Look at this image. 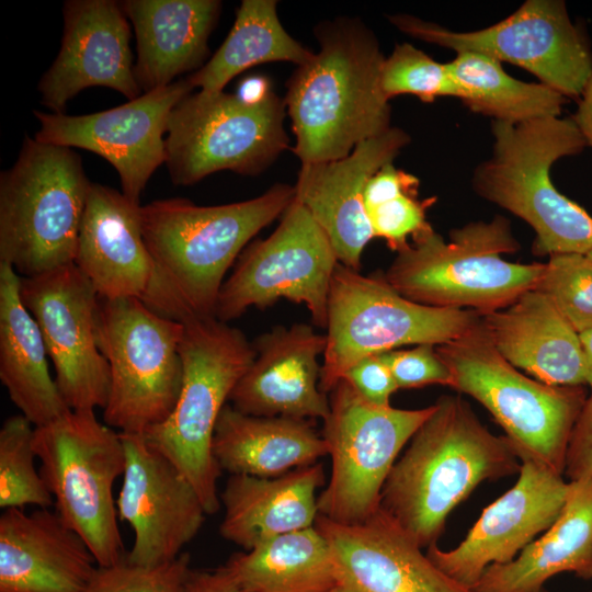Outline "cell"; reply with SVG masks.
<instances>
[{
    "mask_svg": "<svg viewBox=\"0 0 592 592\" xmlns=\"http://www.w3.org/2000/svg\"><path fill=\"white\" fill-rule=\"evenodd\" d=\"M571 482L592 479V392L581 409L573 426L565 465Z\"/></svg>",
    "mask_w": 592,
    "mask_h": 592,
    "instance_id": "obj_42",
    "label": "cell"
},
{
    "mask_svg": "<svg viewBox=\"0 0 592 592\" xmlns=\"http://www.w3.org/2000/svg\"><path fill=\"white\" fill-rule=\"evenodd\" d=\"M272 91L265 77L252 76L240 82L236 94L246 102L257 103L264 100Z\"/></svg>",
    "mask_w": 592,
    "mask_h": 592,
    "instance_id": "obj_45",
    "label": "cell"
},
{
    "mask_svg": "<svg viewBox=\"0 0 592 592\" xmlns=\"http://www.w3.org/2000/svg\"><path fill=\"white\" fill-rule=\"evenodd\" d=\"M140 208L113 187L91 184L73 263L100 299H143L147 293L153 263Z\"/></svg>",
    "mask_w": 592,
    "mask_h": 592,
    "instance_id": "obj_25",
    "label": "cell"
},
{
    "mask_svg": "<svg viewBox=\"0 0 592 592\" xmlns=\"http://www.w3.org/2000/svg\"><path fill=\"white\" fill-rule=\"evenodd\" d=\"M436 351L452 374L451 388L491 413L521 462L565 474L570 436L587 400L583 386H553L522 374L497 351L482 321Z\"/></svg>",
    "mask_w": 592,
    "mask_h": 592,
    "instance_id": "obj_8",
    "label": "cell"
},
{
    "mask_svg": "<svg viewBox=\"0 0 592 592\" xmlns=\"http://www.w3.org/2000/svg\"><path fill=\"white\" fill-rule=\"evenodd\" d=\"M121 436L126 464L116 506L134 533L126 559L146 567L172 561L197 535L207 513L192 485L141 434Z\"/></svg>",
    "mask_w": 592,
    "mask_h": 592,
    "instance_id": "obj_18",
    "label": "cell"
},
{
    "mask_svg": "<svg viewBox=\"0 0 592 592\" xmlns=\"http://www.w3.org/2000/svg\"><path fill=\"white\" fill-rule=\"evenodd\" d=\"M213 453L231 475L278 477L328 455L309 420L258 417L226 405L217 420Z\"/></svg>",
    "mask_w": 592,
    "mask_h": 592,
    "instance_id": "obj_31",
    "label": "cell"
},
{
    "mask_svg": "<svg viewBox=\"0 0 592 592\" xmlns=\"http://www.w3.org/2000/svg\"><path fill=\"white\" fill-rule=\"evenodd\" d=\"M328 397L321 435L331 458V475L318 497V511L332 522L357 524L380 508L383 487L400 451L434 405L421 409L376 406L344 379Z\"/></svg>",
    "mask_w": 592,
    "mask_h": 592,
    "instance_id": "obj_13",
    "label": "cell"
},
{
    "mask_svg": "<svg viewBox=\"0 0 592 592\" xmlns=\"http://www.w3.org/2000/svg\"><path fill=\"white\" fill-rule=\"evenodd\" d=\"M21 276L0 262V379L34 426L71 410L52 378L41 330L20 296Z\"/></svg>",
    "mask_w": 592,
    "mask_h": 592,
    "instance_id": "obj_29",
    "label": "cell"
},
{
    "mask_svg": "<svg viewBox=\"0 0 592 592\" xmlns=\"http://www.w3.org/2000/svg\"><path fill=\"white\" fill-rule=\"evenodd\" d=\"M579 334L585 361L587 385L592 389V329Z\"/></svg>",
    "mask_w": 592,
    "mask_h": 592,
    "instance_id": "obj_46",
    "label": "cell"
},
{
    "mask_svg": "<svg viewBox=\"0 0 592 592\" xmlns=\"http://www.w3.org/2000/svg\"><path fill=\"white\" fill-rule=\"evenodd\" d=\"M481 321L497 351L516 368L547 385H587L580 334L544 293L527 291Z\"/></svg>",
    "mask_w": 592,
    "mask_h": 592,
    "instance_id": "obj_26",
    "label": "cell"
},
{
    "mask_svg": "<svg viewBox=\"0 0 592 592\" xmlns=\"http://www.w3.org/2000/svg\"><path fill=\"white\" fill-rule=\"evenodd\" d=\"M33 448L55 512L87 543L98 566L124 560L113 497L126 464L121 433L102 423L94 410H69L35 426Z\"/></svg>",
    "mask_w": 592,
    "mask_h": 592,
    "instance_id": "obj_9",
    "label": "cell"
},
{
    "mask_svg": "<svg viewBox=\"0 0 592 592\" xmlns=\"http://www.w3.org/2000/svg\"><path fill=\"white\" fill-rule=\"evenodd\" d=\"M323 481L320 462L278 477L231 475L220 493V535L249 550L315 526L319 515L317 491Z\"/></svg>",
    "mask_w": 592,
    "mask_h": 592,
    "instance_id": "obj_28",
    "label": "cell"
},
{
    "mask_svg": "<svg viewBox=\"0 0 592 592\" xmlns=\"http://www.w3.org/2000/svg\"><path fill=\"white\" fill-rule=\"evenodd\" d=\"M183 382L170 415L141 435L186 478L208 514L220 508L213 453L217 420L255 351L244 333L216 318L184 323Z\"/></svg>",
    "mask_w": 592,
    "mask_h": 592,
    "instance_id": "obj_7",
    "label": "cell"
},
{
    "mask_svg": "<svg viewBox=\"0 0 592 592\" xmlns=\"http://www.w3.org/2000/svg\"><path fill=\"white\" fill-rule=\"evenodd\" d=\"M521 458L459 395L442 396L394 464L380 508L421 548L436 544L449 513L486 480L519 474Z\"/></svg>",
    "mask_w": 592,
    "mask_h": 592,
    "instance_id": "obj_2",
    "label": "cell"
},
{
    "mask_svg": "<svg viewBox=\"0 0 592 592\" xmlns=\"http://www.w3.org/2000/svg\"><path fill=\"white\" fill-rule=\"evenodd\" d=\"M314 31L319 50L296 67L284 99L301 164L344 158L391 127L380 83L386 57L373 31L345 16Z\"/></svg>",
    "mask_w": 592,
    "mask_h": 592,
    "instance_id": "obj_3",
    "label": "cell"
},
{
    "mask_svg": "<svg viewBox=\"0 0 592 592\" xmlns=\"http://www.w3.org/2000/svg\"><path fill=\"white\" fill-rule=\"evenodd\" d=\"M225 567L247 592H330L342 582L316 526L235 554Z\"/></svg>",
    "mask_w": 592,
    "mask_h": 592,
    "instance_id": "obj_32",
    "label": "cell"
},
{
    "mask_svg": "<svg viewBox=\"0 0 592 592\" xmlns=\"http://www.w3.org/2000/svg\"><path fill=\"white\" fill-rule=\"evenodd\" d=\"M535 592H549L548 590H546L545 588L538 590V591H535Z\"/></svg>",
    "mask_w": 592,
    "mask_h": 592,
    "instance_id": "obj_49",
    "label": "cell"
},
{
    "mask_svg": "<svg viewBox=\"0 0 592 592\" xmlns=\"http://www.w3.org/2000/svg\"><path fill=\"white\" fill-rule=\"evenodd\" d=\"M35 426L23 415L9 417L0 429V506L49 508L53 497L35 467Z\"/></svg>",
    "mask_w": 592,
    "mask_h": 592,
    "instance_id": "obj_36",
    "label": "cell"
},
{
    "mask_svg": "<svg viewBox=\"0 0 592 592\" xmlns=\"http://www.w3.org/2000/svg\"><path fill=\"white\" fill-rule=\"evenodd\" d=\"M330 592H360V591L353 588L352 585H350L349 583H345L342 581Z\"/></svg>",
    "mask_w": 592,
    "mask_h": 592,
    "instance_id": "obj_47",
    "label": "cell"
},
{
    "mask_svg": "<svg viewBox=\"0 0 592 592\" xmlns=\"http://www.w3.org/2000/svg\"><path fill=\"white\" fill-rule=\"evenodd\" d=\"M60 49L38 81L41 103L65 113L67 103L90 87H105L128 101L143 94L134 73L130 25L114 0H67Z\"/></svg>",
    "mask_w": 592,
    "mask_h": 592,
    "instance_id": "obj_20",
    "label": "cell"
},
{
    "mask_svg": "<svg viewBox=\"0 0 592 592\" xmlns=\"http://www.w3.org/2000/svg\"><path fill=\"white\" fill-rule=\"evenodd\" d=\"M409 141L406 132L390 127L344 158L301 164L295 200L327 235L342 265L360 271L362 253L374 238L364 207L365 187Z\"/></svg>",
    "mask_w": 592,
    "mask_h": 592,
    "instance_id": "obj_21",
    "label": "cell"
},
{
    "mask_svg": "<svg viewBox=\"0 0 592 592\" xmlns=\"http://www.w3.org/2000/svg\"><path fill=\"white\" fill-rule=\"evenodd\" d=\"M183 331L139 298L99 300L96 343L110 367L105 424L143 434L170 415L183 382Z\"/></svg>",
    "mask_w": 592,
    "mask_h": 592,
    "instance_id": "obj_11",
    "label": "cell"
},
{
    "mask_svg": "<svg viewBox=\"0 0 592 592\" xmlns=\"http://www.w3.org/2000/svg\"><path fill=\"white\" fill-rule=\"evenodd\" d=\"M447 66L458 99L471 111L493 121L519 124L559 116L568 99L544 83L514 79L500 61L479 53H457Z\"/></svg>",
    "mask_w": 592,
    "mask_h": 592,
    "instance_id": "obj_34",
    "label": "cell"
},
{
    "mask_svg": "<svg viewBox=\"0 0 592 592\" xmlns=\"http://www.w3.org/2000/svg\"><path fill=\"white\" fill-rule=\"evenodd\" d=\"M590 592H592V591H590Z\"/></svg>",
    "mask_w": 592,
    "mask_h": 592,
    "instance_id": "obj_50",
    "label": "cell"
},
{
    "mask_svg": "<svg viewBox=\"0 0 592 592\" xmlns=\"http://www.w3.org/2000/svg\"><path fill=\"white\" fill-rule=\"evenodd\" d=\"M194 90L187 78L135 100L87 115L34 111L41 143L89 150L116 170L122 193L139 204L153 172L166 163V137L174 106Z\"/></svg>",
    "mask_w": 592,
    "mask_h": 592,
    "instance_id": "obj_17",
    "label": "cell"
},
{
    "mask_svg": "<svg viewBox=\"0 0 592 592\" xmlns=\"http://www.w3.org/2000/svg\"><path fill=\"white\" fill-rule=\"evenodd\" d=\"M338 263L329 238L294 197L276 229L241 252L221 286L214 317L227 323L250 307L264 309L286 299L304 305L312 323L326 328Z\"/></svg>",
    "mask_w": 592,
    "mask_h": 592,
    "instance_id": "obj_14",
    "label": "cell"
},
{
    "mask_svg": "<svg viewBox=\"0 0 592 592\" xmlns=\"http://www.w3.org/2000/svg\"><path fill=\"white\" fill-rule=\"evenodd\" d=\"M389 21L401 32L457 53L475 52L516 65L566 98H580L592 77L587 39L565 2L527 0L506 19L471 32H454L409 14Z\"/></svg>",
    "mask_w": 592,
    "mask_h": 592,
    "instance_id": "obj_15",
    "label": "cell"
},
{
    "mask_svg": "<svg viewBox=\"0 0 592 592\" xmlns=\"http://www.w3.org/2000/svg\"><path fill=\"white\" fill-rule=\"evenodd\" d=\"M341 581L360 592H473L442 571L379 508L357 524L318 515Z\"/></svg>",
    "mask_w": 592,
    "mask_h": 592,
    "instance_id": "obj_23",
    "label": "cell"
},
{
    "mask_svg": "<svg viewBox=\"0 0 592 592\" xmlns=\"http://www.w3.org/2000/svg\"><path fill=\"white\" fill-rule=\"evenodd\" d=\"M21 299L35 319L71 410L104 409L110 367L96 343L99 296L75 263L21 277Z\"/></svg>",
    "mask_w": 592,
    "mask_h": 592,
    "instance_id": "obj_16",
    "label": "cell"
},
{
    "mask_svg": "<svg viewBox=\"0 0 592 592\" xmlns=\"http://www.w3.org/2000/svg\"><path fill=\"white\" fill-rule=\"evenodd\" d=\"M190 565L187 553L152 567L134 565L125 558L112 566H98L82 592H184Z\"/></svg>",
    "mask_w": 592,
    "mask_h": 592,
    "instance_id": "obj_39",
    "label": "cell"
},
{
    "mask_svg": "<svg viewBox=\"0 0 592 592\" xmlns=\"http://www.w3.org/2000/svg\"><path fill=\"white\" fill-rule=\"evenodd\" d=\"M535 289L551 299L576 331L592 329V261L587 254L550 255Z\"/></svg>",
    "mask_w": 592,
    "mask_h": 592,
    "instance_id": "obj_38",
    "label": "cell"
},
{
    "mask_svg": "<svg viewBox=\"0 0 592 592\" xmlns=\"http://www.w3.org/2000/svg\"><path fill=\"white\" fill-rule=\"evenodd\" d=\"M562 572L592 580V479L571 482L553 525L512 561L489 566L471 591L535 592Z\"/></svg>",
    "mask_w": 592,
    "mask_h": 592,
    "instance_id": "obj_30",
    "label": "cell"
},
{
    "mask_svg": "<svg viewBox=\"0 0 592 592\" xmlns=\"http://www.w3.org/2000/svg\"><path fill=\"white\" fill-rule=\"evenodd\" d=\"M480 321L481 315L473 310L411 301L386 281L384 273L363 275L338 263L328 297L320 388L328 395L364 357L406 345L443 344Z\"/></svg>",
    "mask_w": 592,
    "mask_h": 592,
    "instance_id": "obj_10",
    "label": "cell"
},
{
    "mask_svg": "<svg viewBox=\"0 0 592 592\" xmlns=\"http://www.w3.org/2000/svg\"><path fill=\"white\" fill-rule=\"evenodd\" d=\"M492 134V156L474 172L476 193L533 228L536 255L592 250V216L562 195L550 178L558 159L578 155L587 146L572 117L519 124L493 121Z\"/></svg>",
    "mask_w": 592,
    "mask_h": 592,
    "instance_id": "obj_4",
    "label": "cell"
},
{
    "mask_svg": "<svg viewBox=\"0 0 592 592\" xmlns=\"http://www.w3.org/2000/svg\"><path fill=\"white\" fill-rule=\"evenodd\" d=\"M96 568L87 543L55 510L0 515V592H82Z\"/></svg>",
    "mask_w": 592,
    "mask_h": 592,
    "instance_id": "obj_24",
    "label": "cell"
},
{
    "mask_svg": "<svg viewBox=\"0 0 592 592\" xmlns=\"http://www.w3.org/2000/svg\"><path fill=\"white\" fill-rule=\"evenodd\" d=\"M346 380L368 402L390 406V397L399 387L390 368L379 354L362 358L346 371Z\"/></svg>",
    "mask_w": 592,
    "mask_h": 592,
    "instance_id": "obj_41",
    "label": "cell"
},
{
    "mask_svg": "<svg viewBox=\"0 0 592 592\" xmlns=\"http://www.w3.org/2000/svg\"><path fill=\"white\" fill-rule=\"evenodd\" d=\"M419 180L392 162L380 168L368 181L364 207L374 238H382L392 251H400L431 225L426 209L435 197L420 200Z\"/></svg>",
    "mask_w": 592,
    "mask_h": 592,
    "instance_id": "obj_35",
    "label": "cell"
},
{
    "mask_svg": "<svg viewBox=\"0 0 592 592\" xmlns=\"http://www.w3.org/2000/svg\"><path fill=\"white\" fill-rule=\"evenodd\" d=\"M380 83L388 100L399 94H412L422 102L440 96L458 98L447 64L437 62L409 43L396 45L385 58Z\"/></svg>",
    "mask_w": 592,
    "mask_h": 592,
    "instance_id": "obj_37",
    "label": "cell"
},
{
    "mask_svg": "<svg viewBox=\"0 0 592 592\" xmlns=\"http://www.w3.org/2000/svg\"><path fill=\"white\" fill-rule=\"evenodd\" d=\"M119 4L135 31L134 73L143 93L205 65L221 1L124 0Z\"/></svg>",
    "mask_w": 592,
    "mask_h": 592,
    "instance_id": "obj_27",
    "label": "cell"
},
{
    "mask_svg": "<svg viewBox=\"0 0 592 592\" xmlns=\"http://www.w3.org/2000/svg\"><path fill=\"white\" fill-rule=\"evenodd\" d=\"M391 371L399 388L428 385L452 386V374L433 344H417L379 354Z\"/></svg>",
    "mask_w": 592,
    "mask_h": 592,
    "instance_id": "obj_40",
    "label": "cell"
},
{
    "mask_svg": "<svg viewBox=\"0 0 592 592\" xmlns=\"http://www.w3.org/2000/svg\"><path fill=\"white\" fill-rule=\"evenodd\" d=\"M91 184L71 148L25 136L0 174V262L21 277L73 263Z\"/></svg>",
    "mask_w": 592,
    "mask_h": 592,
    "instance_id": "obj_6",
    "label": "cell"
},
{
    "mask_svg": "<svg viewBox=\"0 0 592 592\" xmlns=\"http://www.w3.org/2000/svg\"><path fill=\"white\" fill-rule=\"evenodd\" d=\"M588 258L592 261V250L587 253Z\"/></svg>",
    "mask_w": 592,
    "mask_h": 592,
    "instance_id": "obj_48",
    "label": "cell"
},
{
    "mask_svg": "<svg viewBox=\"0 0 592 592\" xmlns=\"http://www.w3.org/2000/svg\"><path fill=\"white\" fill-rule=\"evenodd\" d=\"M285 102L274 91L249 103L236 93H191L172 110L166 164L172 183L191 185L219 171L255 175L288 147Z\"/></svg>",
    "mask_w": 592,
    "mask_h": 592,
    "instance_id": "obj_12",
    "label": "cell"
},
{
    "mask_svg": "<svg viewBox=\"0 0 592 592\" xmlns=\"http://www.w3.org/2000/svg\"><path fill=\"white\" fill-rule=\"evenodd\" d=\"M275 0H243L234 25L217 52L186 78L203 92L224 91L242 71L272 61L305 64L314 52L304 47L283 27Z\"/></svg>",
    "mask_w": 592,
    "mask_h": 592,
    "instance_id": "obj_33",
    "label": "cell"
},
{
    "mask_svg": "<svg viewBox=\"0 0 592 592\" xmlns=\"http://www.w3.org/2000/svg\"><path fill=\"white\" fill-rule=\"evenodd\" d=\"M572 119L579 127L587 146L592 147V77L579 98L578 109Z\"/></svg>",
    "mask_w": 592,
    "mask_h": 592,
    "instance_id": "obj_44",
    "label": "cell"
},
{
    "mask_svg": "<svg viewBox=\"0 0 592 592\" xmlns=\"http://www.w3.org/2000/svg\"><path fill=\"white\" fill-rule=\"evenodd\" d=\"M571 482L535 460H522L516 483L489 504L460 544L429 546L428 557L447 576L473 590L486 569L519 554L561 514Z\"/></svg>",
    "mask_w": 592,
    "mask_h": 592,
    "instance_id": "obj_19",
    "label": "cell"
},
{
    "mask_svg": "<svg viewBox=\"0 0 592 592\" xmlns=\"http://www.w3.org/2000/svg\"><path fill=\"white\" fill-rule=\"evenodd\" d=\"M326 334L307 323L276 326L253 342L254 358L229 401L240 412L298 420L326 419L329 397L320 388Z\"/></svg>",
    "mask_w": 592,
    "mask_h": 592,
    "instance_id": "obj_22",
    "label": "cell"
},
{
    "mask_svg": "<svg viewBox=\"0 0 592 592\" xmlns=\"http://www.w3.org/2000/svg\"><path fill=\"white\" fill-rule=\"evenodd\" d=\"M184 592H247L223 566L214 570L191 571Z\"/></svg>",
    "mask_w": 592,
    "mask_h": 592,
    "instance_id": "obj_43",
    "label": "cell"
},
{
    "mask_svg": "<svg viewBox=\"0 0 592 592\" xmlns=\"http://www.w3.org/2000/svg\"><path fill=\"white\" fill-rule=\"evenodd\" d=\"M519 249L502 216L453 229L448 241L430 226L397 252L384 276L411 301L482 316L536 288L545 263H514L502 257Z\"/></svg>",
    "mask_w": 592,
    "mask_h": 592,
    "instance_id": "obj_5",
    "label": "cell"
},
{
    "mask_svg": "<svg viewBox=\"0 0 592 592\" xmlns=\"http://www.w3.org/2000/svg\"><path fill=\"white\" fill-rule=\"evenodd\" d=\"M294 197V186L278 183L254 198L230 204L201 206L177 197L141 206L143 237L153 263L141 300L181 323L215 318L227 271Z\"/></svg>",
    "mask_w": 592,
    "mask_h": 592,
    "instance_id": "obj_1",
    "label": "cell"
}]
</instances>
